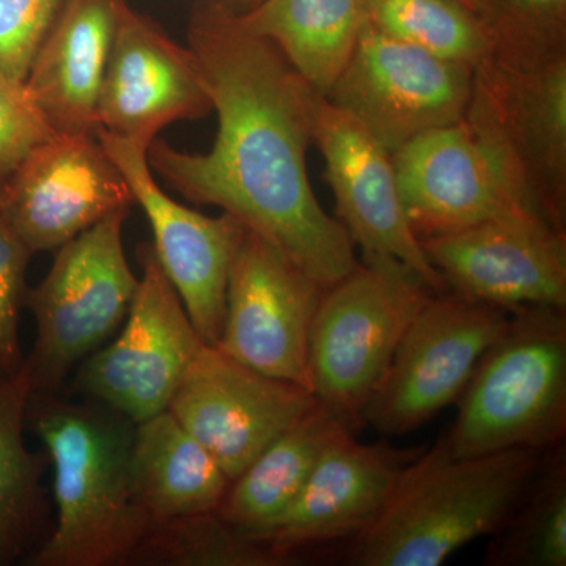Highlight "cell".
I'll return each instance as SVG.
<instances>
[{
  "label": "cell",
  "instance_id": "13",
  "mask_svg": "<svg viewBox=\"0 0 566 566\" xmlns=\"http://www.w3.org/2000/svg\"><path fill=\"white\" fill-rule=\"evenodd\" d=\"M316 403L305 387L259 374L205 344L167 409L233 482Z\"/></svg>",
  "mask_w": 566,
  "mask_h": 566
},
{
  "label": "cell",
  "instance_id": "18",
  "mask_svg": "<svg viewBox=\"0 0 566 566\" xmlns=\"http://www.w3.org/2000/svg\"><path fill=\"white\" fill-rule=\"evenodd\" d=\"M212 111L199 62L128 3L122 7L99 92L96 123L148 150L175 122L199 120Z\"/></svg>",
  "mask_w": 566,
  "mask_h": 566
},
{
  "label": "cell",
  "instance_id": "32",
  "mask_svg": "<svg viewBox=\"0 0 566 566\" xmlns=\"http://www.w3.org/2000/svg\"><path fill=\"white\" fill-rule=\"evenodd\" d=\"M227 10L232 13H244V11L253 9L259 6L262 0H219Z\"/></svg>",
  "mask_w": 566,
  "mask_h": 566
},
{
  "label": "cell",
  "instance_id": "4",
  "mask_svg": "<svg viewBox=\"0 0 566 566\" xmlns=\"http://www.w3.org/2000/svg\"><path fill=\"white\" fill-rule=\"evenodd\" d=\"M441 444L455 458L557 446L566 428L565 308L513 312L469 379Z\"/></svg>",
  "mask_w": 566,
  "mask_h": 566
},
{
  "label": "cell",
  "instance_id": "8",
  "mask_svg": "<svg viewBox=\"0 0 566 566\" xmlns=\"http://www.w3.org/2000/svg\"><path fill=\"white\" fill-rule=\"evenodd\" d=\"M510 318L495 305L433 294L405 331L364 422L386 436H405L457 403Z\"/></svg>",
  "mask_w": 566,
  "mask_h": 566
},
{
  "label": "cell",
  "instance_id": "11",
  "mask_svg": "<svg viewBox=\"0 0 566 566\" xmlns=\"http://www.w3.org/2000/svg\"><path fill=\"white\" fill-rule=\"evenodd\" d=\"M140 262L144 274L122 333L88 356L76 379L77 389L134 423L169 408L205 345L153 248L142 249Z\"/></svg>",
  "mask_w": 566,
  "mask_h": 566
},
{
  "label": "cell",
  "instance_id": "19",
  "mask_svg": "<svg viewBox=\"0 0 566 566\" xmlns=\"http://www.w3.org/2000/svg\"><path fill=\"white\" fill-rule=\"evenodd\" d=\"M422 449L360 444L352 434L326 450L303 491L266 536L283 556L303 547L357 538L374 526Z\"/></svg>",
  "mask_w": 566,
  "mask_h": 566
},
{
  "label": "cell",
  "instance_id": "10",
  "mask_svg": "<svg viewBox=\"0 0 566 566\" xmlns=\"http://www.w3.org/2000/svg\"><path fill=\"white\" fill-rule=\"evenodd\" d=\"M326 290L245 227L230 264L221 335L212 346L259 374L308 389V342Z\"/></svg>",
  "mask_w": 566,
  "mask_h": 566
},
{
  "label": "cell",
  "instance_id": "14",
  "mask_svg": "<svg viewBox=\"0 0 566 566\" xmlns=\"http://www.w3.org/2000/svg\"><path fill=\"white\" fill-rule=\"evenodd\" d=\"M446 286L505 308L566 307V238L542 216L493 219L422 240Z\"/></svg>",
  "mask_w": 566,
  "mask_h": 566
},
{
  "label": "cell",
  "instance_id": "1",
  "mask_svg": "<svg viewBox=\"0 0 566 566\" xmlns=\"http://www.w3.org/2000/svg\"><path fill=\"white\" fill-rule=\"evenodd\" d=\"M188 41L218 114V136L202 155L153 142L151 170L191 202L222 208L329 289L357 262L352 237L308 181L322 93L219 0L197 3Z\"/></svg>",
  "mask_w": 566,
  "mask_h": 566
},
{
  "label": "cell",
  "instance_id": "20",
  "mask_svg": "<svg viewBox=\"0 0 566 566\" xmlns=\"http://www.w3.org/2000/svg\"><path fill=\"white\" fill-rule=\"evenodd\" d=\"M126 0H66L24 85L57 133L95 134L96 109Z\"/></svg>",
  "mask_w": 566,
  "mask_h": 566
},
{
  "label": "cell",
  "instance_id": "15",
  "mask_svg": "<svg viewBox=\"0 0 566 566\" xmlns=\"http://www.w3.org/2000/svg\"><path fill=\"white\" fill-rule=\"evenodd\" d=\"M133 203L96 134H55L0 189V216L32 253L62 248Z\"/></svg>",
  "mask_w": 566,
  "mask_h": 566
},
{
  "label": "cell",
  "instance_id": "33",
  "mask_svg": "<svg viewBox=\"0 0 566 566\" xmlns=\"http://www.w3.org/2000/svg\"><path fill=\"white\" fill-rule=\"evenodd\" d=\"M461 2L465 3L469 9L474 10L475 13L479 14L480 2H482V0H461Z\"/></svg>",
  "mask_w": 566,
  "mask_h": 566
},
{
  "label": "cell",
  "instance_id": "9",
  "mask_svg": "<svg viewBox=\"0 0 566 566\" xmlns=\"http://www.w3.org/2000/svg\"><path fill=\"white\" fill-rule=\"evenodd\" d=\"M474 70L444 61L368 22L326 99L394 153L464 117Z\"/></svg>",
  "mask_w": 566,
  "mask_h": 566
},
{
  "label": "cell",
  "instance_id": "23",
  "mask_svg": "<svg viewBox=\"0 0 566 566\" xmlns=\"http://www.w3.org/2000/svg\"><path fill=\"white\" fill-rule=\"evenodd\" d=\"M371 0H262L233 13L270 40L315 91L326 95L370 22Z\"/></svg>",
  "mask_w": 566,
  "mask_h": 566
},
{
  "label": "cell",
  "instance_id": "16",
  "mask_svg": "<svg viewBox=\"0 0 566 566\" xmlns=\"http://www.w3.org/2000/svg\"><path fill=\"white\" fill-rule=\"evenodd\" d=\"M96 137L128 182L153 234L156 259L207 345H216L226 315L227 281L244 223L223 212L210 218L175 202L153 177L147 151L104 129Z\"/></svg>",
  "mask_w": 566,
  "mask_h": 566
},
{
  "label": "cell",
  "instance_id": "2",
  "mask_svg": "<svg viewBox=\"0 0 566 566\" xmlns=\"http://www.w3.org/2000/svg\"><path fill=\"white\" fill-rule=\"evenodd\" d=\"M543 450L515 449L455 458L441 442L406 469L378 521L354 538L353 564L438 566L491 536L515 509Z\"/></svg>",
  "mask_w": 566,
  "mask_h": 566
},
{
  "label": "cell",
  "instance_id": "25",
  "mask_svg": "<svg viewBox=\"0 0 566 566\" xmlns=\"http://www.w3.org/2000/svg\"><path fill=\"white\" fill-rule=\"evenodd\" d=\"M32 397L24 364L18 374H0V565L20 554L40 501L41 460L24 442Z\"/></svg>",
  "mask_w": 566,
  "mask_h": 566
},
{
  "label": "cell",
  "instance_id": "3",
  "mask_svg": "<svg viewBox=\"0 0 566 566\" xmlns=\"http://www.w3.org/2000/svg\"><path fill=\"white\" fill-rule=\"evenodd\" d=\"M40 409L35 430L54 469L57 524L32 565L109 566L132 560L155 521L134 495L129 420L62 403Z\"/></svg>",
  "mask_w": 566,
  "mask_h": 566
},
{
  "label": "cell",
  "instance_id": "29",
  "mask_svg": "<svg viewBox=\"0 0 566 566\" xmlns=\"http://www.w3.org/2000/svg\"><path fill=\"white\" fill-rule=\"evenodd\" d=\"M55 134L24 82L0 74V189L31 153Z\"/></svg>",
  "mask_w": 566,
  "mask_h": 566
},
{
  "label": "cell",
  "instance_id": "17",
  "mask_svg": "<svg viewBox=\"0 0 566 566\" xmlns=\"http://www.w3.org/2000/svg\"><path fill=\"white\" fill-rule=\"evenodd\" d=\"M314 144L326 161L342 226L363 249L364 263L405 268L431 292L446 293L406 218L392 153L324 95L316 104Z\"/></svg>",
  "mask_w": 566,
  "mask_h": 566
},
{
  "label": "cell",
  "instance_id": "31",
  "mask_svg": "<svg viewBox=\"0 0 566 566\" xmlns=\"http://www.w3.org/2000/svg\"><path fill=\"white\" fill-rule=\"evenodd\" d=\"M32 252L0 216V371L14 375L24 364L20 314L24 307L25 271Z\"/></svg>",
  "mask_w": 566,
  "mask_h": 566
},
{
  "label": "cell",
  "instance_id": "6",
  "mask_svg": "<svg viewBox=\"0 0 566 566\" xmlns=\"http://www.w3.org/2000/svg\"><path fill=\"white\" fill-rule=\"evenodd\" d=\"M126 218L128 210L112 212L63 244L46 277L25 293L36 326L24 359L33 395L55 389L125 322L139 286L123 249Z\"/></svg>",
  "mask_w": 566,
  "mask_h": 566
},
{
  "label": "cell",
  "instance_id": "28",
  "mask_svg": "<svg viewBox=\"0 0 566 566\" xmlns=\"http://www.w3.org/2000/svg\"><path fill=\"white\" fill-rule=\"evenodd\" d=\"M494 57L528 62L565 52L566 0H482Z\"/></svg>",
  "mask_w": 566,
  "mask_h": 566
},
{
  "label": "cell",
  "instance_id": "24",
  "mask_svg": "<svg viewBox=\"0 0 566 566\" xmlns=\"http://www.w3.org/2000/svg\"><path fill=\"white\" fill-rule=\"evenodd\" d=\"M490 543L486 564L566 565V458L557 449L542 463Z\"/></svg>",
  "mask_w": 566,
  "mask_h": 566
},
{
  "label": "cell",
  "instance_id": "5",
  "mask_svg": "<svg viewBox=\"0 0 566 566\" xmlns=\"http://www.w3.org/2000/svg\"><path fill=\"white\" fill-rule=\"evenodd\" d=\"M433 294L405 268L370 263L324 293L308 342V389L349 430L364 422L405 331Z\"/></svg>",
  "mask_w": 566,
  "mask_h": 566
},
{
  "label": "cell",
  "instance_id": "21",
  "mask_svg": "<svg viewBox=\"0 0 566 566\" xmlns=\"http://www.w3.org/2000/svg\"><path fill=\"white\" fill-rule=\"evenodd\" d=\"M352 433L340 417L318 401L230 483L219 515L266 542L326 450Z\"/></svg>",
  "mask_w": 566,
  "mask_h": 566
},
{
  "label": "cell",
  "instance_id": "30",
  "mask_svg": "<svg viewBox=\"0 0 566 566\" xmlns=\"http://www.w3.org/2000/svg\"><path fill=\"white\" fill-rule=\"evenodd\" d=\"M66 0H0V74L24 82Z\"/></svg>",
  "mask_w": 566,
  "mask_h": 566
},
{
  "label": "cell",
  "instance_id": "34",
  "mask_svg": "<svg viewBox=\"0 0 566 566\" xmlns=\"http://www.w3.org/2000/svg\"><path fill=\"white\" fill-rule=\"evenodd\" d=\"M0 374H2V371H0Z\"/></svg>",
  "mask_w": 566,
  "mask_h": 566
},
{
  "label": "cell",
  "instance_id": "22",
  "mask_svg": "<svg viewBox=\"0 0 566 566\" xmlns=\"http://www.w3.org/2000/svg\"><path fill=\"white\" fill-rule=\"evenodd\" d=\"M136 424L133 490L155 524L216 512L232 483L216 458L169 409Z\"/></svg>",
  "mask_w": 566,
  "mask_h": 566
},
{
  "label": "cell",
  "instance_id": "26",
  "mask_svg": "<svg viewBox=\"0 0 566 566\" xmlns=\"http://www.w3.org/2000/svg\"><path fill=\"white\" fill-rule=\"evenodd\" d=\"M370 24L472 70L493 54L483 21L461 0H371Z\"/></svg>",
  "mask_w": 566,
  "mask_h": 566
},
{
  "label": "cell",
  "instance_id": "27",
  "mask_svg": "<svg viewBox=\"0 0 566 566\" xmlns=\"http://www.w3.org/2000/svg\"><path fill=\"white\" fill-rule=\"evenodd\" d=\"M136 557L177 566H274L293 560L232 526L218 510L155 524Z\"/></svg>",
  "mask_w": 566,
  "mask_h": 566
},
{
  "label": "cell",
  "instance_id": "7",
  "mask_svg": "<svg viewBox=\"0 0 566 566\" xmlns=\"http://www.w3.org/2000/svg\"><path fill=\"white\" fill-rule=\"evenodd\" d=\"M464 120L499 151L527 202L564 229L565 52L528 62L490 55L474 70Z\"/></svg>",
  "mask_w": 566,
  "mask_h": 566
},
{
  "label": "cell",
  "instance_id": "12",
  "mask_svg": "<svg viewBox=\"0 0 566 566\" xmlns=\"http://www.w3.org/2000/svg\"><path fill=\"white\" fill-rule=\"evenodd\" d=\"M392 161L406 218L420 241L506 216H542L464 117L409 140Z\"/></svg>",
  "mask_w": 566,
  "mask_h": 566
}]
</instances>
